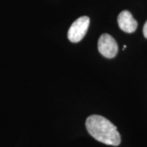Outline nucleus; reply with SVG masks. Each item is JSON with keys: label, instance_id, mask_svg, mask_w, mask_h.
Instances as JSON below:
<instances>
[{"label": "nucleus", "instance_id": "nucleus-5", "mask_svg": "<svg viewBox=\"0 0 147 147\" xmlns=\"http://www.w3.org/2000/svg\"><path fill=\"white\" fill-rule=\"evenodd\" d=\"M143 34H144V37L147 39V21L144 24V27H143Z\"/></svg>", "mask_w": 147, "mask_h": 147}, {"label": "nucleus", "instance_id": "nucleus-2", "mask_svg": "<svg viewBox=\"0 0 147 147\" xmlns=\"http://www.w3.org/2000/svg\"><path fill=\"white\" fill-rule=\"evenodd\" d=\"M90 23L89 18L87 16H80L76 19L67 32V38L69 40L73 43H77L82 40L89 29Z\"/></svg>", "mask_w": 147, "mask_h": 147}, {"label": "nucleus", "instance_id": "nucleus-3", "mask_svg": "<svg viewBox=\"0 0 147 147\" xmlns=\"http://www.w3.org/2000/svg\"><path fill=\"white\" fill-rule=\"evenodd\" d=\"M118 45L113 37L108 34H104L98 40V51L104 57L114 58L118 53Z\"/></svg>", "mask_w": 147, "mask_h": 147}, {"label": "nucleus", "instance_id": "nucleus-1", "mask_svg": "<svg viewBox=\"0 0 147 147\" xmlns=\"http://www.w3.org/2000/svg\"><path fill=\"white\" fill-rule=\"evenodd\" d=\"M88 132L99 142L111 146H119L121 138L117 127L109 120L100 115L89 116L85 123Z\"/></svg>", "mask_w": 147, "mask_h": 147}, {"label": "nucleus", "instance_id": "nucleus-4", "mask_svg": "<svg viewBox=\"0 0 147 147\" xmlns=\"http://www.w3.org/2000/svg\"><path fill=\"white\" fill-rule=\"evenodd\" d=\"M117 21L119 28L125 32L131 34L136 30L138 22L128 10L122 11L119 14Z\"/></svg>", "mask_w": 147, "mask_h": 147}]
</instances>
